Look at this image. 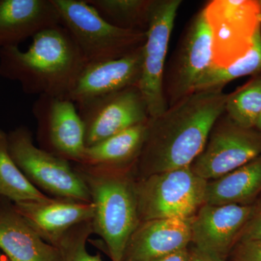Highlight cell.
Returning <instances> with one entry per match:
<instances>
[{
	"label": "cell",
	"instance_id": "cell-25",
	"mask_svg": "<svg viewBox=\"0 0 261 261\" xmlns=\"http://www.w3.org/2000/svg\"><path fill=\"white\" fill-rule=\"evenodd\" d=\"M92 233V221H88L77 225L65 233L56 247L61 261H102L99 254L92 255L87 250V240Z\"/></svg>",
	"mask_w": 261,
	"mask_h": 261
},
{
	"label": "cell",
	"instance_id": "cell-15",
	"mask_svg": "<svg viewBox=\"0 0 261 261\" xmlns=\"http://www.w3.org/2000/svg\"><path fill=\"white\" fill-rule=\"evenodd\" d=\"M12 204L38 234L55 247L71 228L92 221L94 217V207L92 202L50 198L45 201Z\"/></svg>",
	"mask_w": 261,
	"mask_h": 261
},
{
	"label": "cell",
	"instance_id": "cell-18",
	"mask_svg": "<svg viewBox=\"0 0 261 261\" xmlns=\"http://www.w3.org/2000/svg\"><path fill=\"white\" fill-rule=\"evenodd\" d=\"M0 250L11 261H61L58 247L44 241L7 202L0 205Z\"/></svg>",
	"mask_w": 261,
	"mask_h": 261
},
{
	"label": "cell",
	"instance_id": "cell-2",
	"mask_svg": "<svg viewBox=\"0 0 261 261\" xmlns=\"http://www.w3.org/2000/svg\"><path fill=\"white\" fill-rule=\"evenodd\" d=\"M5 73L20 80L29 93L68 98L87 64L80 47L62 24L33 37L30 47L15 45L3 51Z\"/></svg>",
	"mask_w": 261,
	"mask_h": 261
},
{
	"label": "cell",
	"instance_id": "cell-20",
	"mask_svg": "<svg viewBox=\"0 0 261 261\" xmlns=\"http://www.w3.org/2000/svg\"><path fill=\"white\" fill-rule=\"evenodd\" d=\"M147 122L87 147L80 164L111 168L128 167L135 164L147 137Z\"/></svg>",
	"mask_w": 261,
	"mask_h": 261
},
{
	"label": "cell",
	"instance_id": "cell-30",
	"mask_svg": "<svg viewBox=\"0 0 261 261\" xmlns=\"http://www.w3.org/2000/svg\"><path fill=\"white\" fill-rule=\"evenodd\" d=\"M255 128L257 130H258L259 132H261V113L260 116H259L258 118H257V121L256 122V124H255Z\"/></svg>",
	"mask_w": 261,
	"mask_h": 261
},
{
	"label": "cell",
	"instance_id": "cell-12",
	"mask_svg": "<svg viewBox=\"0 0 261 261\" xmlns=\"http://www.w3.org/2000/svg\"><path fill=\"white\" fill-rule=\"evenodd\" d=\"M46 151L82 163L85 152V127L75 103L68 98L40 95L33 108Z\"/></svg>",
	"mask_w": 261,
	"mask_h": 261
},
{
	"label": "cell",
	"instance_id": "cell-13",
	"mask_svg": "<svg viewBox=\"0 0 261 261\" xmlns=\"http://www.w3.org/2000/svg\"><path fill=\"white\" fill-rule=\"evenodd\" d=\"M251 211L252 205L204 204L190 221V245L215 261H227Z\"/></svg>",
	"mask_w": 261,
	"mask_h": 261
},
{
	"label": "cell",
	"instance_id": "cell-8",
	"mask_svg": "<svg viewBox=\"0 0 261 261\" xmlns=\"http://www.w3.org/2000/svg\"><path fill=\"white\" fill-rule=\"evenodd\" d=\"M180 0H152L145 42L142 46L140 88L149 117L162 114L168 108L164 94V68L170 39Z\"/></svg>",
	"mask_w": 261,
	"mask_h": 261
},
{
	"label": "cell",
	"instance_id": "cell-7",
	"mask_svg": "<svg viewBox=\"0 0 261 261\" xmlns=\"http://www.w3.org/2000/svg\"><path fill=\"white\" fill-rule=\"evenodd\" d=\"M212 36V63L225 68L247 54L261 29V3L214 0L203 8Z\"/></svg>",
	"mask_w": 261,
	"mask_h": 261
},
{
	"label": "cell",
	"instance_id": "cell-28",
	"mask_svg": "<svg viewBox=\"0 0 261 261\" xmlns=\"http://www.w3.org/2000/svg\"><path fill=\"white\" fill-rule=\"evenodd\" d=\"M190 247L173 252L152 261H190Z\"/></svg>",
	"mask_w": 261,
	"mask_h": 261
},
{
	"label": "cell",
	"instance_id": "cell-9",
	"mask_svg": "<svg viewBox=\"0 0 261 261\" xmlns=\"http://www.w3.org/2000/svg\"><path fill=\"white\" fill-rule=\"evenodd\" d=\"M261 155V132L238 126L224 113L190 167L206 181L216 179Z\"/></svg>",
	"mask_w": 261,
	"mask_h": 261
},
{
	"label": "cell",
	"instance_id": "cell-4",
	"mask_svg": "<svg viewBox=\"0 0 261 261\" xmlns=\"http://www.w3.org/2000/svg\"><path fill=\"white\" fill-rule=\"evenodd\" d=\"M51 1L87 63L122 58L145 42V32L110 23L87 0Z\"/></svg>",
	"mask_w": 261,
	"mask_h": 261
},
{
	"label": "cell",
	"instance_id": "cell-3",
	"mask_svg": "<svg viewBox=\"0 0 261 261\" xmlns=\"http://www.w3.org/2000/svg\"><path fill=\"white\" fill-rule=\"evenodd\" d=\"M135 164L124 168L81 164L94 207V233L104 242L112 261L123 260L127 243L140 224L136 194Z\"/></svg>",
	"mask_w": 261,
	"mask_h": 261
},
{
	"label": "cell",
	"instance_id": "cell-29",
	"mask_svg": "<svg viewBox=\"0 0 261 261\" xmlns=\"http://www.w3.org/2000/svg\"><path fill=\"white\" fill-rule=\"evenodd\" d=\"M190 252H191L190 261H215L210 257L207 256L205 254L197 250V249L194 248L191 245H190Z\"/></svg>",
	"mask_w": 261,
	"mask_h": 261
},
{
	"label": "cell",
	"instance_id": "cell-21",
	"mask_svg": "<svg viewBox=\"0 0 261 261\" xmlns=\"http://www.w3.org/2000/svg\"><path fill=\"white\" fill-rule=\"evenodd\" d=\"M0 197L13 203L49 200L34 186L12 159L8 149V135L0 129Z\"/></svg>",
	"mask_w": 261,
	"mask_h": 261
},
{
	"label": "cell",
	"instance_id": "cell-14",
	"mask_svg": "<svg viewBox=\"0 0 261 261\" xmlns=\"http://www.w3.org/2000/svg\"><path fill=\"white\" fill-rule=\"evenodd\" d=\"M142 65V47L117 59L87 63L68 99L81 106L121 89L138 86Z\"/></svg>",
	"mask_w": 261,
	"mask_h": 261
},
{
	"label": "cell",
	"instance_id": "cell-1",
	"mask_svg": "<svg viewBox=\"0 0 261 261\" xmlns=\"http://www.w3.org/2000/svg\"><path fill=\"white\" fill-rule=\"evenodd\" d=\"M223 89L196 91L168 106L160 116L149 118L147 137L136 163V177L192 164L225 112L228 94Z\"/></svg>",
	"mask_w": 261,
	"mask_h": 261
},
{
	"label": "cell",
	"instance_id": "cell-22",
	"mask_svg": "<svg viewBox=\"0 0 261 261\" xmlns=\"http://www.w3.org/2000/svg\"><path fill=\"white\" fill-rule=\"evenodd\" d=\"M261 73V29L257 32L253 45L247 55L225 68L211 65L196 83L194 92L224 87L231 81Z\"/></svg>",
	"mask_w": 261,
	"mask_h": 261
},
{
	"label": "cell",
	"instance_id": "cell-31",
	"mask_svg": "<svg viewBox=\"0 0 261 261\" xmlns=\"http://www.w3.org/2000/svg\"><path fill=\"white\" fill-rule=\"evenodd\" d=\"M0 261H11L4 254L0 253Z\"/></svg>",
	"mask_w": 261,
	"mask_h": 261
},
{
	"label": "cell",
	"instance_id": "cell-23",
	"mask_svg": "<svg viewBox=\"0 0 261 261\" xmlns=\"http://www.w3.org/2000/svg\"><path fill=\"white\" fill-rule=\"evenodd\" d=\"M107 21L119 28L145 32L152 0H87Z\"/></svg>",
	"mask_w": 261,
	"mask_h": 261
},
{
	"label": "cell",
	"instance_id": "cell-24",
	"mask_svg": "<svg viewBox=\"0 0 261 261\" xmlns=\"http://www.w3.org/2000/svg\"><path fill=\"white\" fill-rule=\"evenodd\" d=\"M225 113L238 126L255 128L261 113V73L228 94Z\"/></svg>",
	"mask_w": 261,
	"mask_h": 261
},
{
	"label": "cell",
	"instance_id": "cell-16",
	"mask_svg": "<svg viewBox=\"0 0 261 261\" xmlns=\"http://www.w3.org/2000/svg\"><path fill=\"white\" fill-rule=\"evenodd\" d=\"M190 221L165 219L140 222L127 243L122 261H152L190 246Z\"/></svg>",
	"mask_w": 261,
	"mask_h": 261
},
{
	"label": "cell",
	"instance_id": "cell-17",
	"mask_svg": "<svg viewBox=\"0 0 261 261\" xmlns=\"http://www.w3.org/2000/svg\"><path fill=\"white\" fill-rule=\"evenodd\" d=\"M58 24L61 17L51 0L0 2V46H13V42Z\"/></svg>",
	"mask_w": 261,
	"mask_h": 261
},
{
	"label": "cell",
	"instance_id": "cell-10",
	"mask_svg": "<svg viewBox=\"0 0 261 261\" xmlns=\"http://www.w3.org/2000/svg\"><path fill=\"white\" fill-rule=\"evenodd\" d=\"M85 127L86 147L149 121L148 108L138 86L78 106Z\"/></svg>",
	"mask_w": 261,
	"mask_h": 261
},
{
	"label": "cell",
	"instance_id": "cell-19",
	"mask_svg": "<svg viewBox=\"0 0 261 261\" xmlns=\"http://www.w3.org/2000/svg\"><path fill=\"white\" fill-rule=\"evenodd\" d=\"M261 194V155L216 179L207 181L204 204L251 205Z\"/></svg>",
	"mask_w": 261,
	"mask_h": 261
},
{
	"label": "cell",
	"instance_id": "cell-27",
	"mask_svg": "<svg viewBox=\"0 0 261 261\" xmlns=\"http://www.w3.org/2000/svg\"><path fill=\"white\" fill-rule=\"evenodd\" d=\"M227 261H261V240L239 242Z\"/></svg>",
	"mask_w": 261,
	"mask_h": 261
},
{
	"label": "cell",
	"instance_id": "cell-26",
	"mask_svg": "<svg viewBox=\"0 0 261 261\" xmlns=\"http://www.w3.org/2000/svg\"><path fill=\"white\" fill-rule=\"evenodd\" d=\"M261 240V194L252 204V211L239 237V242Z\"/></svg>",
	"mask_w": 261,
	"mask_h": 261
},
{
	"label": "cell",
	"instance_id": "cell-6",
	"mask_svg": "<svg viewBox=\"0 0 261 261\" xmlns=\"http://www.w3.org/2000/svg\"><path fill=\"white\" fill-rule=\"evenodd\" d=\"M12 159L29 181L58 199L91 202L85 181L68 160L57 156L33 142L30 130L20 127L8 135Z\"/></svg>",
	"mask_w": 261,
	"mask_h": 261
},
{
	"label": "cell",
	"instance_id": "cell-5",
	"mask_svg": "<svg viewBox=\"0 0 261 261\" xmlns=\"http://www.w3.org/2000/svg\"><path fill=\"white\" fill-rule=\"evenodd\" d=\"M207 182L190 166L136 178L141 222L154 219L191 220L204 205Z\"/></svg>",
	"mask_w": 261,
	"mask_h": 261
},
{
	"label": "cell",
	"instance_id": "cell-11",
	"mask_svg": "<svg viewBox=\"0 0 261 261\" xmlns=\"http://www.w3.org/2000/svg\"><path fill=\"white\" fill-rule=\"evenodd\" d=\"M212 63V36L203 8L193 17L164 84L168 106L194 92L196 83Z\"/></svg>",
	"mask_w": 261,
	"mask_h": 261
}]
</instances>
